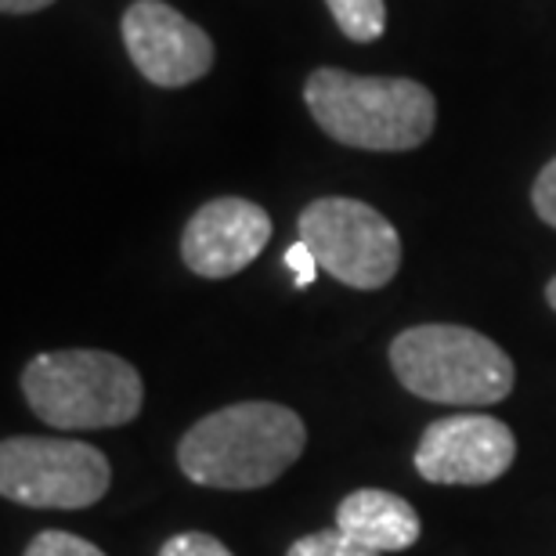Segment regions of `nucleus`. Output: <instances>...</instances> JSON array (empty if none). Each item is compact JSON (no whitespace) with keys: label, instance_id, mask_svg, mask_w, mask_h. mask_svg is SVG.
I'll list each match as a JSON object with an SVG mask.
<instances>
[{"label":"nucleus","instance_id":"nucleus-10","mask_svg":"<svg viewBox=\"0 0 556 556\" xmlns=\"http://www.w3.org/2000/svg\"><path fill=\"white\" fill-rule=\"evenodd\" d=\"M337 528L376 556L413 549L422 525L413 503L383 488H358L337 506Z\"/></svg>","mask_w":556,"mask_h":556},{"label":"nucleus","instance_id":"nucleus-14","mask_svg":"<svg viewBox=\"0 0 556 556\" xmlns=\"http://www.w3.org/2000/svg\"><path fill=\"white\" fill-rule=\"evenodd\" d=\"M160 556H231V549L206 531H181L163 542Z\"/></svg>","mask_w":556,"mask_h":556},{"label":"nucleus","instance_id":"nucleus-1","mask_svg":"<svg viewBox=\"0 0 556 556\" xmlns=\"http://www.w3.org/2000/svg\"><path fill=\"white\" fill-rule=\"evenodd\" d=\"M307 427L275 402L225 405L188 427L177 441V466L192 484L220 492L268 488L304 455Z\"/></svg>","mask_w":556,"mask_h":556},{"label":"nucleus","instance_id":"nucleus-9","mask_svg":"<svg viewBox=\"0 0 556 556\" xmlns=\"http://www.w3.org/2000/svg\"><path fill=\"white\" fill-rule=\"evenodd\" d=\"M271 239L268 210L239 195L210 199L181 236V261L199 278H231L250 268Z\"/></svg>","mask_w":556,"mask_h":556},{"label":"nucleus","instance_id":"nucleus-13","mask_svg":"<svg viewBox=\"0 0 556 556\" xmlns=\"http://www.w3.org/2000/svg\"><path fill=\"white\" fill-rule=\"evenodd\" d=\"M22 556H105V553L94 542L73 535V531H40Z\"/></svg>","mask_w":556,"mask_h":556},{"label":"nucleus","instance_id":"nucleus-4","mask_svg":"<svg viewBox=\"0 0 556 556\" xmlns=\"http://www.w3.org/2000/svg\"><path fill=\"white\" fill-rule=\"evenodd\" d=\"M22 397L54 430H109L138 419L144 383L113 351H43L22 369Z\"/></svg>","mask_w":556,"mask_h":556},{"label":"nucleus","instance_id":"nucleus-2","mask_svg":"<svg viewBox=\"0 0 556 556\" xmlns=\"http://www.w3.org/2000/svg\"><path fill=\"white\" fill-rule=\"evenodd\" d=\"M304 102L332 141L365 152L419 149L438 124L433 94L405 76L315 70L304 84Z\"/></svg>","mask_w":556,"mask_h":556},{"label":"nucleus","instance_id":"nucleus-17","mask_svg":"<svg viewBox=\"0 0 556 556\" xmlns=\"http://www.w3.org/2000/svg\"><path fill=\"white\" fill-rule=\"evenodd\" d=\"M51 4H54V0H0L4 15H33V11H43Z\"/></svg>","mask_w":556,"mask_h":556},{"label":"nucleus","instance_id":"nucleus-6","mask_svg":"<svg viewBox=\"0 0 556 556\" xmlns=\"http://www.w3.org/2000/svg\"><path fill=\"white\" fill-rule=\"evenodd\" d=\"M105 452L70 438H8L0 444V495L33 509H87L109 492Z\"/></svg>","mask_w":556,"mask_h":556},{"label":"nucleus","instance_id":"nucleus-15","mask_svg":"<svg viewBox=\"0 0 556 556\" xmlns=\"http://www.w3.org/2000/svg\"><path fill=\"white\" fill-rule=\"evenodd\" d=\"M531 203H535V214L546 220L549 228H556V155L542 166V174L535 177V188H531Z\"/></svg>","mask_w":556,"mask_h":556},{"label":"nucleus","instance_id":"nucleus-3","mask_svg":"<svg viewBox=\"0 0 556 556\" xmlns=\"http://www.w3.org/2000/svg\"><path fill=\"white\" fill-rule=\"evenodd\" d=\"M391 369L405 391L422 402L463 408L506 402L517 383L514 362L492 337L448 321L397 332L391 343Z\"/></svg>","mask_w":556,"mask_h":556},{"label":"nucleus","instance_id":"nucleus-16","mask_svg":"<svg viewBox=\"0 0 556 556\" xmlns=\"http://www.w3.org/2000/svg\"><path fill=\"white\" fill-rule=\"evenodd\" d=\"M286 268L293 271V286H296V289L311 286V282L318 278V271H321V268H318V261H315V253H311L300 239L286 250Z\"/></svg>","mask_w":556,"mask_h":556},{"label":"nucleus","instance_id":"nucleus-12","mask_svg":"<svg viewBox=\"0 0 556 556\" xmlns=\"http://www.w3.org/2000/svg\"><path fill=\"white\" fill-rule=\"evenodd\" d=\"M286 556H376V553L358 546V542L343 535L340 528H326V531H315V535L296 539L293 546L286 549Z\"/></svg>","mask_w":556,"mask_h":556},{"label":"nucleus","instance_id":"nucleus-11","mask_svg":"<svg viewBox=\"0 0 556 556\" xmlns=\"http://www.w3.org/2000/svg\"><path fill=\"white\" fill-rule=\"evenodd\" d=\"M343 37L354 43H372L387 29V4L383 0H326Z\"/></svg>","mask_w":556,"mask_h":556},{"label":"nucleus","instance_id":"nucleus-7","mask_svg":"<svg viewBox=\"0 0 556 556\" xmlns=\"http://www.w3.org/2000/svg\"><path fill=\"white\" fill-rule=\"evenodd\" d=\"M517 459V438L503 419L463 413L433 419L419 438L416 470L430 484H492Z\"/></svg>","mask_w":556,"mask_h":556},{"label":"nucleus","instance_id":"nucleus-8","mask_svg":"<svg viewBox=\"0 0 556 556\" xmlns=\"http://www.w3.org/2000/svg\"><path fill=\"white\" fill-rule=\"evenodd\" d=\"M124 43L138 73L155 87H188L214 70V40L163 0H135L124 15Z\"/></svg>","mask_w":556,"mask_h":556},{"label":"nucleus","instance_id":"nucleus-5","mask_svg":"<svg viewBox=\"0 0 556 556\" xmlns=\"http://www.w3.org/2000/svg\"><path fill=\"white\" fill-rule=\"evenodd\" d=\"M296 228L318 268L351 289H383L402 268L397 228L362 199H315L304 206Z\"/></svg>","mask_w":556,"mask_h":556},{"label":"nucleus","instance_id":"nucleus-18","mask_svg":"<svg viewBox=\"0 0 556 556\" xmlns=\"http://www.w3.org/2000/svg\"><path fill=\"white\" fill-rule=\"evenodd\" d=\"M546 300H549V307L556 311V278H549V286H546Z\"/></svg>","mask_w":556,"mask_h":556}]
</instances>
